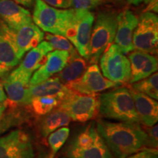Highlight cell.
Listing matches in <instances>:
<instances>
[{
  "label": "cell",
  "mask_w": 158,
  "mask_h": 158,
  "mask_svg": "<svg viewBox=\"0 0 158 158\" xmlns=\"http://www.w3.org/2000/svg\"><path fill=\"white\" fill-rule=\"evenodd\" d=\"M98 97L99 114L104 118L118 122L141 123L129 89L119 87Z\"/></svg>",
  "instance_id": "obj_3"
},
{
  "label": "cell",
  "mask_w": 158,
  "mask_h": 158,
  "mask_svg": "<svg viewBox=\"0 0 158 158\" xmlns=\"http://www.w3.org/2000/svg\"><path fill=\"white\" fill-rule=\"evenodd\" d=\"M31 77L30 75L15 68L4 79L2 83L4 89L11 102L23 105L30 103L29 81Z\"/></svg>",
  "instance_id": "obj_12"
},
{
  "label": "cell",
  "mask_w": 158,
  "mask_h": 158,
  "mask_svg": "<svg viewBox=\"0 0 158 158\" xmlns=\"http://www.w3.org/2000/svg\"><path fill=\"white\" fill-rule=\"evenodd\" d=\"M93 24L86 60L92 64H97L115 38L117 15L110 12H102L99 13Z\"/></svg>",
  "instance_id": "obj_5"
},
{
  "label": "cell",
  "mask_w": 158,
  "mask_h": 158,
  "mask_svg": "<svg viewBox=\"0 0 158 158\" xmlns=\"http://www.w3.org/2000/svg\"><path fill=\"white\" fill-rule=\"evenodd\" d=\"M44 2L48 4L51 7L59 9H68L71 7L70 0H43Z\"/></svg>",
  "instance_id": "obj_31"
},
{
  "label": "cell",
  "mask_w": 158,
  "mask_h": 158,
  "mask_svg": "<svg viewBox=\"0 0 158 158\" xmlns=\"http://www.w3.org/2000/svg\"><path fill=\"white\" fill-rule=\"evenodd\" d=\"M87 68L86 59L81 56L76 51L70 55L69 59L64 68L62 69L56 76L59 80L66 86L67 84L74 81L84 74Z\"/></svg>",
  "instance_id": "obj_21"
},
{
  "label": "cell",
  "mask_w": 158,
  "mask_h": 158,
  "mask_svg": "<svg viewBox=\"0 0 158 158\" xmlns=\"http://www.w3.org/2000/svg\"><path fill=\"white\" fill-rule=\"evenodd\" d=\"M99 60L105 78L121 85L130 82V61L116 43L110 45Z\"/></svg>",
  "instance_id": "obj_7"
},
{
  "label": "cell",
  "mask_w": 158,
  "mask_h": 158,
  "mask_svg": "<svg viewBox=\"0 0 158 158\" xmlns=\"http://www.w3.org/2000/svg\"><path fill=\"white\" fill-rule=\"evenodd\" d=\"M0 19L13 30L32 21L28 10L13 0H0Z\"/></svg>",
  "instance_id": "obj_17"
},
{
  "label": "cell",
  "mask_w": 158,
  "mask_h": 158,
  "mask_svg": "<svg viewBox=\"0 0 158 158\" xmlns=\"http://www.w3.org/2000/svg\"><path fill=\"white\" fill-rule=\"evenodd\" d=\"M131 84V89L141 92L156 100L158 99V74L157 72L147 78Z\"/></svg>",
  "instance_id": "obj_25"
},
{
  "label": "cell",
  "mask_w": 158,
  "mask_h": 158,
  "mask_svg": "<svg viewBox=\"0 0 158 158\" xmlns=\"http://www.w3.org/2000/svg\"><path fill=\"white\" fill-rule=\"evenodd\" d=\"M70 121V116L58 106L43 116L40 125L41 135L43 138H47L51 133L59 128L68 125Z\"/></svg>",
  "instance_id": "obj_23"
},
{
  "label": "cell",
  "mask_w": 158,
  "mask_h": 158,
  "mask_svg": "<svg viewBox=\"0 0 158 158\" xmlns=\"http://www.w3.org/2000/svg\"><path fill=\"white\" fill-rule=\"evenodd\" d=\"M44 37L47 42L50 43L53 48H55L56 50L66 51L69 52L70 54H74L77 51L74 45L71 43L70 41L67 37L62 36V35L47 33Z\"/></svg>",
  "instance_id": "obj_27"
},
{
  "label": "cell",
  "mask_w": 158,
  "mask_h": 158,
  "mask_svg": "<svg viewBox=\"0 0 158 158\" xmlns=\"http://www.w3.org/2000/svg\"><path fill=\"white\" fill-rule=\"evenodd\" d=\"M40 158H57L55 157V155H51L50 153V155H44V156H42V157H40Z\"/></svg>",
  "instance_id": "obj_38"
},
{
  "label": "cell",
  "mask_w": 158,
  "mask_h": 158,
  "mask_svg": "<svg viewBox=\"0 0 158 158\" xmlns=\"http://www.w3.org/2000/svg\"><path fill=\"white\" fill-rule=\"evenodd\" d=\"M0 158H35L30 137L21 130L0 137Z\"/></svg>",
  "instance_id": "obj_11"
},
{
  "label": "cell",
  "mask_w": 158,
  "mask_h": 158,
  "mask_svg": "<svg viewBox=\"0 0 158 158\" xmlns=\"http://www.w3.org/2000/svg\"><path fill=\"white\" fill-rule=\"evenodd\" d=\"M130 64V84L147 78L157 70V59L152 54L141 51L128 53Z\"/></svg>",
  "instance_id": "obj_14"
},
{
  "label": "cell",
  "mask_w": 158,
  "mask_h": 158,
  "mask_svg": "<svg viewBox=\"0 0 158 158\" xmlns=\"http://www.w3.org/2000/svg\"><path fill=\"white\" fill-rule=\"evenodd\" d=\"M32 21L41 30L54 35L68 36L76 17V9L51 7L43 0H35Z\"/></svg>",
  "instance_id": "obj_2"
},
{
  "label": "cell",
  "mask_w": 158,
  "mask_h": 158,
  "mask_svg": "<svg viewBox=\"0 0 158 158\" xmlns=\"http://www.w3.org/2000/svg\"><path fill=\"white\" fill-rule=\"evenodd\" d=\"M21 59L14 41L13 30L3 23L0 26V64L11 68L16 66Z\"/></svg>",
  "instance_id": "obj_19"
},
{
  "label": "cell",
  "mask_w": 158,
  "mask_h": 158,
  "mask_svg": "<svg viewBox=\"0 0 158 158\" xmlns=\"http://www.w3.org/2000/svg\"><path fill=\"white\" fill-rule=\"evenodd\" d=\"M70 89L63 84L57 77L50 78L44 81L29 86V96L31 99L44 95L57 96L61 100L66 95Z\"/></svg>",
  "instance_id": "obj_22"
},
{
  "label": "cell",
  "mask_w": 158,
  "mask_h": 158,
  "mask_svg": "<svg viewBox=\"0 0 158 158\" xmlns=\"http://www.w3.org/2000/svg\"><path fill=\"white\" fill-rule=\"evenodd\" d=\"M45 34L33 21L13 30V37L20 58L27 51L36 47L44 39Z\"/></svg>",
  "instance_id": "obj_16"
},
{
  "label": "cell",
  "mask_w": 158,
  "mask_h": 158,
  "mask_svg": "<svg viewBox=\"0 0 158 158\" xmlns=\"http://www.w3.org/2000/svg\"><path fill=\"white\" fill-rule=\"evenodd\" d=\"M138 19V17L129 10H125L117 15V27L114 40L124 54L134 50L133 35L137 27Z\"/></svg>",
  "instance_id": "obj_13"
},
{
  "label": "cell",
  "mask_w": 158,
  "mask_h": 158,
  "mask_svg": "<svg viewBox=\"0 0 158 158\" xmlns=\"http://www.w3.org/2000/svg\"><path fill=\"white\" fill-rule=\"evenodd\" d=\"M158 1L157 0H150L148 2V6L147 7L145 12H155L158 11Z\"/></svg>",
  "instance_id": "obj_32"
},
{
  "label": "cell",
  "mask_w": 158,
  "mask_h": 158,
  "mask_svg": "<svg viewBox=\"0 0 158 158\" xmlns=\"http://www.w3.org/2000/svg\"><path fill=\"white\" fill-rule=\"evenodd\" d=\"M60 102L61 99L59 97L44 95L32 98L29 105L35 114L38 116H44L58 107Z\"/></svg>",
  "instance_id": "obj_24"
},
{
  "label": "cell",
  "mask_w": 158,
  "mask_h": 158,
  "mask_svg": "<svg viewBox=\"0 0 158 158\" xmlns=\"http://www.w3.org/2000/svg\"><path fill=\"white\" fill-rule=\"evenodd\" d=\"M158 45V19L152 12H144L138 19L133 35L134 50L157 54Z\"/></svg>",
  "instance_id": "obj_8"
},
{
  "label": "cell",
  "mask_w": 158,
  "mask_h": 158,
  "mask_svg": "<svg viewBox=\"0 0 158 158\" xmlns=\"http://www.w3.org/2000/svg\"><path fill=\"white\" fill-rule=\"evenodd\" d=\"M65 158H113L106 142L91 122L64 151Z\"/></svg>",
  "instance_id": "obj_4"
},
{
  "label": "cell",
  "mask_w": 158,
  "mask_h": 158,
  "mask_svg": "<svg viewBox=\"0 0 158 158\" xmlns=\"http://www.w3.org/2000/svg\"><path fill=\"white\" fill-rule=\"evenodd\" d=\"M6 108H7V102H6V101L0 102V119L2 116L4 112L5 111Z\"/></svg>",
  "instance_id": "obj_36"
},
{
  "label": "cell",
  "mask_w": 158,
  "mask_h": 158,
  "mask_svg": "<svg viewBox=\"0 0 158 158\" xmlns=\"http://www.w3.org/2000/svg\"><path fill=\"white\" fill-rule=\"evenodd\" d=\"M126 1L128 2L130 4H132V5H139L140 3H141L143 0H126Z\"/></svg>",
  "instance_id": "obj_37"
},
{
  "label": "cell",
  "mask_w": 158,
  "mask_h": 158,
  "mask_svg": "<svg viewBox=\"0 0 158 158\" xmlns=\"http://www.w3.org/2000/svg\"><path fill=\"white\" fill-rule=\"evenodd\" d=\"M94 15L90 10L76 9V17L68 38L81 56L87 59Z\"/></svg>",
  "instance_id": "obj_9"
},
{
  "label": "cell",
  "mask_w": 158,
  "mask_h": 158,
  "mask_svg": "<svg viewBox=\"0 0 158 158\" xmlns=\"http://www.w3.org/2000/svg\"><path fill=\"white\" fill-rule=\"evenodd\" d=\"M100 100L97 94H86L70 89L61 100L62 108L75 122H86L99 114Z\"/></svg>",
  "instance_id": "obj_6"
},
{
  "label": "cell",
  "mask_w": 158,
  "mask_h": 158,
  "mask_svg": "<svg viewBox=\"0 0 158 158\" xmlns=\"http://www.w3.org/2000/svg\"><path fill=\"white\" fill-rule=\"evenodd\" d=\"M10 70V68L5 66V65L0 64V77L3 76L4 75H5Z\"/></svg>",
  "instance_id": "obj_35"
},
{
  "label": "cell",
  "mask_w": 158,
  "mask_h": 158,
  "mask_svg": "<svg viewBox=\"0 0 158 158\" xmlns=\"http://www.w3.org/2000/svg\"><path fill=\"white\" fill-rule=\"evenodd\" d=\"M7 97L6 95L5 89H4L2 83L0 81V102H5L7 100Z\"/></svg>",
  "instance_id": "obj_34"
},
{
  "label": "cell",
  "mask_w": 158,
  "mask_h": 158,
  "mask_svg": "<svg viewBox=\"0 0 158 158\" xmlns=\"http://www.w3.org/2000/svg\"><path fill=\"white\" fill-rule=\"evenodd\" d=\"M69 134L70 129L67 127H62L55 130L48 136V143L51 147V155H56L57 152L66 142Z\"/></svg>",
  "instance_id": "obj_26"
},
{
  "label": "cell",
  "mask_w": 158,
  "mask_h": 158,
  "mask_svg": "<svg viewBox=\"0 0 158 158\" xmlns=\"http://www.w3.org/2000/svg\"><path fill=\"white\" fill-rule=\"evenodd\" d=\"M13 1L18 4H19L20 5H22L23 7L31 8V7L34 6L35 0H13Z\"/></svg>",
  "instance_id": "obj_33"
},
{
  "label": "cell",
  "mask_w": 158,
  "mask_h": 158,
  "mask_svg": "<svg viewBox=\"0 0 158 158\" xmlns=\"http://www.w3.org/2000/svg\"><path fill=\"white\" fill-rule=\"evenodd\" d=\"M119 86L121 84L105 78L97 64L90 65L80 78L66 85L71 90L86 94H96L98 92Z\"/></svg>",
  "instance_id": "obj_10"
},
{
  "label": "cell",
  "mask_w": 158,
  "mask_h": 158,
  "mask_svg": "<svg viewBox=\"0 0 158 158\" xmlns=\"http://www.w3.org/2000/svg\"><path fill=\"white\" fill-rule=\"evenodd\" d=\"M96 127L116 158H126L142 149H149L147 134L139 124L99 119Z\"/></svg>",
  "instance_id": "obj_1"
},
{
  "label": "cell",
  "mask_w": 158,
  "mask_h": 158,
  "mask_svg": "<svg viewBox=\"0 0 158 158\" xmlns=\"http://www.w3.org/2000/svg\"><path fill=\"white\" fill-rule=\"evenodd\" d=\"M70 55L66 51L55 50L49 52L44 63L31 76L29 84H40L59 73L66 65Z\"/></svg>",
  "instance_id": "obj_15"
},
{
  "label": "cell",
  "mask_w": 158,
  "mask_h": 158,
  "mask_svg": "<svg viewBox=\"0 0 158 158\" xmlns=\"http://www.w3.org/2000/svg\"><path fill=\"white\" fill-rule=\"evenodd\" d=\"M126 158H158L157 149H144Z\"/></svg>",
  "instance_id": "obj_30"
},
{
  "label": "cell",
  "mask_w": 158,
  "mask_h": 158,
  "mask_svg": "<svg viewBox=\"0 0 158 158\" xmlns=\"http://www.w3.org/2000/svg\"><path fill=\"white\" fill-rule=\"evenodd\" d=\"M53 47L47 41H42L36 47L31 49L18 67V69L25 73L32 74L44 63L47 54L53 51Z\"/></svg>",
  "instance_id": "obj_20"
},
{
  "label": "cell",
  "mask_w": 158,
  "mask_h": 158,
  "mask_svg": "<svg viewBox=\"0 0 158 158\" xmlns=\"http://www.w3.org/2000/svg\"><path fill=\"white\" fill-rule=\"evenodd\" d=\"M157 124L152 127H146V133L148 138V148L157 149Z\"/></svg>",
  "instance_id": "obj_29"
},
{
  "label": "cell",
  "mask_w": 158,
  "mask_h": 158,
  "mask_svg": "<svg viewBox=\"0 0 158 158\" xmlns=\"http://www.w3.org/2000/svg\"><path fill=\"white\" fill-rule=\"evenodd\" d=\"M149 1H150V0H143V2H145V3H148Z\"/></svg>",
  "instance_id": "obj_39"
},
{
  "label": "cell",
  "mask_w": 158,
  "mask_h": 158,
  "mask_svg": "<svg viewBox=\"0 0 158 158\" xmlns=\"http://www.w3.org/2000/svg\"><path fill=\"white\" fill-rule=\"evenodd\" d=\"M63 158H65V157H63Z\"/></svg>",
  "instance_id": "obj_40"
},
{
  "label": "cell",
  "mask_w": 158,
  "mask_h": 158,
  "mask_svg": "<svg viewBox=\"0 0 158 158\" xmlns=\"http://www.w3.org/2000/svg\"><path fill=\"white\" fill-rule=\"evenodd\" d=\"M140 122L145 127H152L158 121V102L141 92L130 89Z\"/></svg>",
  "instance_id": "obj_18"
},
{
  "label": "cell",
  "mask_w": 158,
  "mask_h": 158,
  "mask_svg": "<svg viewBox=\"0 0 158 158\" xmlns=\"http://www.w3.org/2000/svg\"><path fill=\"white\" fill-rule=\"evenodd\" d=\"M71 7L74 9L90 10L101 3V0H70Z\"/></svg>",
  "instance_id": "obj_28"
}]
</instances>
